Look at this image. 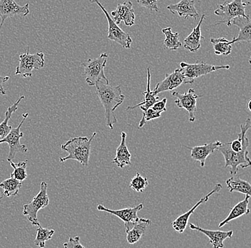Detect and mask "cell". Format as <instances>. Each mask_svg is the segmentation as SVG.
<instances>
[{
  "instance_id": "6da1fadb",
  "label": "cell",
  "mask_w": 251,
  "mask_h": 248,
  "mask_svg": "<svg viewBox=\"0 0 251 248\" xmlns=\"http://www.w3.org/2000/svg\"><path fill=\"white\" fill-rule=\"evenodd\" d=\"M95 86L97 96L104 108L106 125L112 130L117 122L114 112L123 103L125 96L122 94L121 86L110 85L103 80L97 82Z\"/></svg>"
},
{
  "instance_id": "7a4b0ae2",
  "label": "cell",
  "mask_w": 251,
  "mask_h": 248,
  "mask_svg": "<svg viewBox=\"0 0 251 248\" xmlns=\"http://www.w3.org/2000/svg\"><path fill=\"white\" fill-rule=\"evenodd\" d=\"M96 136L97 133H94L90 138L86 137L71 138L61 145V149L63 151L68 152V155L60 157L59 162L64 163L69 160H76L84 167H87L90 158L92 142Z\"/></svg>"
},
{
  "instance_id": "3957f363",
  "label": "cell",
  "mask_w": 251,
  "mask_h": 248,
  "mask_svg": "<svg viewBox=\"0 0 251 248\" xmlns=\"http://www.w3.org/2000/svg\"><path fill=\"white\" fill-rule=\"evenodd\" d=\"M217 150L224 155L225 168L230 167V173L231 175H236L239 167L244 169L250 167L251 163L248 148H244L240 152H235L230 148V142H226L221 143Z\"/></svg>"
},
{
  "instance_id": "277c9868",
  "label": "cell",
  "mask_w": 251,
  "mask_h": 248,
  "mask_svg": "<svg viewBox=\"0 0 251 248\" xmlns=\"http://www.w3.org/2000/svg\"><path fill=\"white\" fill-rule=\"evenodd\" d=\"M108 55L102 53L95 59H89L81 64L84 67V75L88 85L95 86L100 80L109 83L104 74V68L107 63Z\"/></svg>"
},
{
  "instance_id": "5b68a950",
  "label": "cell",
  "mask_w": 251,
  "mask_h": 248,
  "mask_svg": "<svg viewBox=\"0 0 251 248\" xmlns=\"http://www.w3.org/2000/svg\"><path fill=\"white\" fill-rule=\"evenodd\" d=\"M180 71L185 77V84H193L196 78L208 75L211 72L230 69L229 65H212L204 62H198L194 64L182 62L180 63Z\"/></svg>"
},
{
  "instance_id": "8992f818",
  "label": "cell",
  "mask_w": 251,
  "mask_h": 248,
  "mask_svg": "<svg viewBox=\"0 0 251 248\" xmlns=\"http://www.w3.org/2000/svg\"><path fill=\"white\" fill-rule=\"evenodd\" d=\"M249 4V1L243 2V0H233L231 2L225 1L224 4H219L218 8L214 11V14L217 16L222 17V20L216 25L226 23L227 27H230L232 21L235 17H249L246 13V7Z\"/></svg>"
},
{
  "instance_id": "52a82bcc",
  "label": "cell",
  "mask_w": 251,
  "mask_h": 248,
  "mask_svg": "<svg viewBox=\"0 0 251 248\" xmlns=\"http://www.w3.org/2000/svg\"><path fill=\"white\" fill-rule=\"evenodd\" d=\"M47 188H48V184L46 182H42L40 185V191L38 194L34 197L31 202L24 205L23 215L28 216V220L32 225H40L37 218V213L39 210L46 208L50 204Z\"/></svg>"
},
{
  "instance_id": "ba28073f",
  "label": "cell",
  "mask_w": 251,
  "mask_h": 248,
  "mask_svg": "<svg viewBox=\"0 0 251 248\" xmlns=\"http://www.w3.org/2000/svg\"><path fill=\"white\" fill-rule=\"evenodd\" d=\"M45 64L43 53L30 54L28 48L26 53L20 55L19 65L16 68L15 75H20L23 78H30L32 76L33 70L43 68Z\"/></svg>"
},
{
  "instance_id": "9c48e42d",
  "label": "cell",
  "mask_w": 251,
  "mask_h": 248,
  "mask_svg": "<svg viewBox=\"0 0 251 248\" xmlns=\"http://www.w3.org/2000/svg\"><path fill=\"white\" fill-rule=\"evenodd\" d=\"M28 115H29V113H24L23 120L21 121L17 128L12 129L7 136L4 137L2 139H0V144L4 142V143L9 144V152L7 158L8 162L13 160L17 153H20V152L25 153L28 151L26 146L20 143V139L24 136V133L21 132V128L25 120L27 118Z\"/></svg>"
},
{
  "instance_id": "30bf717a",
  "label": "cell",
  "mask_w": 251,
  "mask_h": 248,
  "mask_svg": "<svg viewBox=\"0 0 251 248\" xmlns=\"http://www.w3.org/2000/svg\"><path fill=\"white\" fill-rule=\"evenodd\" d=\"M91 3H96L99 7L101 8L104 13L105 16L107 20L109 28H108V39L119 44L123 48L129 49L132 44V39L128 33L122 30L115 22L113 20L110 16L107 11L104 8L103 5L100 3V0H89Z\"/></svg>"
},
{
  "instance_id": "8fae6325",
  "label": "cell",
  "mask_w": 251,
  "mask_h": 248,
  "mask_svg": "<svg viewBox=\"0 0 251 248\" xmlns=\"http://www.w3.org/2000/svg\"><path fill=\"white\" fill-rule=\"evenodd\" d=\"M172 95L176 97L175 104L180 109H185L188 114V120L194 122L196 120L195 112L197 110V100L201 96L196 94L194 89H189L186 93L180 94L178 92H173Z\"/></svg>"
},
{
  "instance_id": "7c38bea8",
  "label": "cell",
  "mask_w": 251,
  "mask_h": 248,
  "mask_svg": "<svg viewBox=\"0 0 251 248\" xmlns=\"http://www.w3.org/2000/svg\"><path fill=\"white\" fill-rule=\"evenodd\" d=\"M144 208L143 204H139L133 208L122 209V210H111V209L105 208L103 205H99L97 210L99 211L106 212L109 214L113 215L120 218L125 222L126 231H128L132 227L133 224L139 220L137 213Z\"/></svg>"
},
{
  "instance_id": "4fadbf2b",
  "label": "cell",
  "mask_w": 251,
  "mask_h": 248,
  "mask_svg": "<svg viewBox=\"0 0 251 248\" xmlns=\"http://www.w3.org/2000/svg\"><path fill=\"white\" fill-rule=\"evenodd\" d=\"M29 3L24 6L17 4L15 0H0V30L4 22L9 17L23 15L24 17L29 14Z\"/></svg>"
},
{
  "instance_id": "5bb4252c",
  "label": "cell",
  "mask_w": 251,
  "mask_h": 248,
  "mask_svg": "<svg viewBox=\"0 0 251 248\" xmlns=\"http://www.w3.org/2000/svg\"><path fill=\"white\" fill-rule=\"evenodd\" d=\"M221 189H222V185H221V184L219 183V184L216 185L211 192L207 194L203 198L201 199L191 210H188L186 213H183L181 216L178 217V218L172 222L173 228L177 232L183 233V232L185 231V230H186V227H187L190 217L194 213L196 208H199V207L200 206L201 204L204 203V202H206L207 201L209 200L210 197H211L213 194L219 193Z\"/></svg>"
},
{
  "instance_id": "9a60e30c",
  "label": "cell",
  "mask_w": 251,
  "mask_h": 248,
  "mask_svg": "<svg viewBox=\"0 0 251 248\" xmlns=\"http://www.w3.org/2000/svg\"><path fill=\"white\" fill-rule=\"evenodd\" d=\"M111 16L114 17L116 24L119 25L124 22L126 26H132L135 23V14L133 4L131 1H127L119 4L117 9L111 12Z\"/></svg>"
},
{
  "instance_id": "2e32d148",
  "label": "cell",
  "mask_w": 251,
  "mask_h": 248,
  "mask_svg": "<svg viewBox=\"0 0 251 248\" xmlns=\"http://www.w3.org/2000/svg\"><path fill=\"white\" fill-rule=\"evenodd\" d=\"M185 83V77L180 69H176L172 74H166V78L155 87V93H162L166 91H172Z\"/></svg>"
},
{
  "instance_id": "e0dca14e",
  "label": "cell",
  "mask_w": 251,
  "mask_h": 248,
  "mask_svg": "<svg viewBox=\"0 0 251 248\" xmlns=\"http://www.w3.org/2000/svg\"><path fill=\"white\" fill-rule=\"evenodd\" d=\"M221 144V142L220 141L216 140L203 145L194 146L193 147L183 145V147L191 150V158L196 161L199 162L201 166L203 167L205 165V160L208 157L214 153Z\"/></svg>"
},
{
  "instance_id": "ac0fdd59",
  "label": "cell",
  "mask_w": 251,
  "mask_h": 248,
  "mask_svg": "<svg viewBox=\"0 0 251 248\" xmlns=\"http://www.w3.org/2000/svg\"><path fill=\"white\" fill-rule=\"evenodd\" d=\"M188 224L191 230L201 232L205 236L208 237L209 243H211L214 248H224V242L227 238H231L233 236V232L232 230L225 232L220 231V230H205L192 223H188Z\"/></svg>"
},
{
  "instance_id": "d6986e66",
  "label": "cell",
  "mask_w": 251,
  "mask_h": 248,
  "mask_svg": "<svg viewBox=\"0 0 251 248\" xmlns=\"http://www.w3.org/2000/svg\"><path fill=\"white\" fill-rule=\"evenodd\" d=\"M167 9L173 14H176L180 17H184L186 20L188 17H192L196 20L199 16L195 7L194 0H180L176 4H172L168 6Z\"/></svg>"
},
{
  "instance_id": "ffe728a7",
  "label": "cell",
  "mask_w": 251,
  "mask_h": 248,
  "mask_svg": "<svg viewBox=\"0 0 251 248\" xmlns=\"http://www.w3.org/2000/svg\"><path fill=\"white\" fill-rule=\"evenodd\" d=\"M151 223V221L147 218H139L133 224L132 227L128 231H126L128 244L133 245L138 243L147 231V227Z\"/></svg>"
},
{
  "instance_id": "44dd1931",
  "label": "cell",
  "mask_w": 251,
  "mask_h": 248,
  "mask_svg": "<svg viewBox=\"0 0 251 248\" xmlns=\"http://www.w3.org/2000/svg\"><path fill=\"white\" fill-rule=\"evenodd\" d=\"M126 133L122 132L121 134V142L119 147L117 149L116 152V157L112 160V163L117 165L119 168L122 169L126 165H131V154L130 153L126 143Z\"/></svg>"
},
{
  "instance_id": "7402d4cb",
  "label": "cell",
  "mask_w": 251,
  "mask_h": 248,
  "mask_svg": "<svg viewBox=\"0 0 251 248\" xmlns=\"http://www.w3.org/2000/svg\"><path fill=\"white\" fill-rule=\"evenodd\" d=\"M232 25L239 28V33L235 38H233V43L235 42H246L250 43L251 40V22L250 17H237L233 19Z\"/></svg>"
},
{
  "instance_id": "603a6c76",
  "label": "cell",
  "mask_w": 251,
  "mask_h": 248,
  "mask_svg": "<svg viewBox=\"0 0 251 248\" xmlns=\"http://www.w3.org/2000/svg\"><path fill=\"white\" fill-rule=\"evenodd\" d=\"M205 18V15H202L197 26L193 29L192 32L183 41V47L191 53H194L199 50L201 48V40L205 39L201 35V30L202 23Z\"/></svg>"
},
{
  "instance_id": "cb8c5ba5",
  "label": "cell",
  "mask_w": 251,
  "mask_h": 248,
  "mask_svg": "<svg viewBox=\"0 0 251 248\" xmlns=\"http://www.w3.org/2000/svg\"><path fill=\"white\" fill-rule=\"evenodd\" d=\"M151 83V74H150V68L147 69V90L144 92V100L141 102V103L136 105H133V106H128L126 108L127 110H132L135 108L139 107L141 110L143 112L147 111L149 108H151L152 105L156 103L159 100V97L157 96L156 93H155L154 89L153 91L151 90L150 87Z\"/></svg>"
},
{
  "instance_id": "d4e9b609",
  "label": "cell",
  "mask_w": 251,
  "mask_h": 248,
  "mask_svg": "<svg viewBox=\"0 0 251 248\" xmlns=\"http://www.w3.org/2000/svg\"><path fill=\"white\" fill-rule=\"evenodd\" d=\"M246 197L244 200L238 202L230 210V213L226 219H224L222 222H220L219 227H223L226 224L230 222V221L234 220L240 217L245 216V215H249L250 213V210L249 208V200L251 196L246 194Z\"/></svg>"
},
{
  "instance_id": "484cf974",
  "label": "cell",
  "mask_w": 251,
  "mask_h": 248,
  "mask_svg": "<svg viewBox=\"0 0 251 248\" xmlns=\"http://www.w3.org/2000/svg\"><path fill=\"white\" fill-rule=\"evenodd\" d=\"M226 183L229 192H238L251 196V185L249 182L240 177L233 176L227 179Z\"/></svg>"
},
{
  "instance_id": "4316f807",
  "label": "cell",
  "mask_w": 251,
  "mask_h": 248,
  "mask_svg": "<svg viewBox=\"0 0 251 248\" xmlns=\"http://www.w3.org/2000/svg\"><path fill=\"white\" fill-rule=\"evenodd\" d=\"M22 187H23V182L19 181L12 177L3 180L0 183V188L3 190V195L5 197L17 195Z\"/></svg>"
},
{
  "instance_id": "83f0119b",
  "label": "cell",
  "mask_w": 251,
  "mask_h": 248,
  "mask_svg": "<svg viewBox=\"0 0 251 248\" xmlns=\"http://www.w3.org/2000/svg\"><path fill=\"white\" fill-rule=\"evenodd\" d=\"M24 98H25V96L23 95L13 105L8 108L7 110L6 111L5 114H4L5 117H4V120L0 124V139H2L4 137L7 136L8 133L12 130V127L8 125V122L12 117V114L18 110L19 104Z\"/></svg>"
},
{
  "instance_id": "f1b7e54d",
  "label": "cell",
  "mask_w": 251,
  "mask_h": 248,
  "mask_svg": "<svg viewBox=\"0 0 251 248\" xmlns=\"http://www.w3.org/2000/svg\"><path fill=\"white\" fill-rule=\"evenodd\" d=\"M211 43L214 48L216 55H228L231 53L233 40H227L225 37L211 38Z\"/></svg>"
},
{
  "instance_id": "f546056e",
  "label": "cell",
  "mask_w": 251,
  "mask_h": 248,
  "mask_svg": "<svg viewBox=\"0 0 251 248\" xmlns=\"http://www.w3.org/2000/svg\"><path fill=\"white\" fill-rule=\"evenodd\" d=\"M162 32L165 35L164 45L165 49H169L170 50H176L177 49L182 46L181 42L178 38V32L173 33L171 28H164Z\"/></svg>"
},
{
  "instance_id": "4dcf8cb0",
  "label": "cell",
  "mask_w": 251,
  "mask_h": 248,
  "mask_svg": "<svg viewBox=\"0 0 251 248\" xmlns=\"http://www.w3.org/2000/svg\"><path fill=\"white\" fill-rule=\"evenodd\" d=\"M11 166L13 167L14 171L11 173L10 177H13L19 181H24L27 178V174H26V166H27V160L20 162V163L15 164L12 162V160L9 161Z\"/></svg>"
},
{
  "instance_id": "1f68e13d",
  "label": "cell",
  "mask_w": 251,
  "mask_h": 248,
  "mask_svg": "<svg viewBox=\"0 0 251 248\" xmlns=\"http://www.w3.org/2000/svg\"><path fill=\"white\" fill-rule=\"evenodd\" d=\"M54 234V230L44 228L42 226L39 225L37 230V236L34 241V245L40 248H45L46 242L51 240Z\"/></svg>"
},
{
  "instance_id": "d6a6232c",
  "label": "cell",
  "mask_w": 251,
  "mask_h": 248,
  "mask_svg": "<svg viewBox=\"0 0 251 248\" xmlns=\"http://www.w3.org/2000/svg\"><path fill=\"white\" fill-rule=\"evenodd\" d=\"M149 182L147 178L141 176L139 172L133 177L130 183V188L137 193H141L148 187Z\"/></svg>"
},
{
  "instance_id": "836d02e7",
  "label": "cell",
  "mask_w": 251,
  "mask_h": 248,
  "mask_svg": "<svg viewBox=\"0 0 251 248\" xmlns=\"http://www.w3.org/2000/svg\"><path fill=\"white\" fill-rule=\"evenodd\" d=\"M161 116V113L153 110L151 108H149L145 112H143V117L139 122V128H143L147 122L159 118Z\"/></svg>"
},
{
  "instance_id": "e575fe53",
  "label": "cell",
  "mask_w": 251,
  "mask_h": 248,
  "mask_svg": "<svg viewBox=\"0 0 251 248\" xmlns=\"http://www.w3.org/2000/svg\"><path fill=\"white\" fill-rule=\"evenodd\" d=\"M136 1L141 7L149 9L151 12L153 10L158 12L159 10L158 7V0H136Z\"/></svg>"
},
{
  "instance_id": "d590c367",
  "label": "cell",
  "mask_w": 251,
  "mask_h": 248,
  "mask_svg": "<svg viewBox=\"0 0 251 248\" xmlns=\"http://www.w3.org/2000/svg\"><path fill=\"white\" fill-rule=\"evenodd\" d=\"M64 247L65 248H85L80 243V237L75 236V238L70 237L67 243H64Z\"/></svg>"
},
{
  "instance_id": "8d00e7d4",
  "label": "cell",
  "mask_w": 251,
  "mask_h": 248,
  "mask_svg": "<svg viewBox=\"0 0 251 248\" xmlns=\"http://www.w3.org/2000/svg\"><path fill=\"white\" fill-rule=\"evenodd\" d=\"M166 103H167V99L164 98L161 101H159V100L157 101L156 103L152 105L151 108L153 109V110L156 111V112L161 113L166 112L167 110V109H166Z\"/></svg>"
},
{
  "instance_id": "74e56055",
  "label": "cell",
  "mask_w": 251,
  "mask_h": 248,
  "mask_svg": "<svg viewBox=\"0 0 251 248\" xmlns=\"http://www.w3.org/2000/svg\"><path fill=\"white\" fill-rule=\"evenodd\" d=\"M9 78H10V77L9 76H0V93H1V95H4L7 94L5 89H4V87H3V84H4V83L8 81Z\"/></svg>"
},
{
  "instance_id": "f35d334b",
  "label": "cell",
  "mask_w": 251,
  "mask_h": 248,
  "mask_svg": "<svg viewBox=\"0 0 251 248\" xmlns=\"http://www.w3.org/2000/svg\"><path fill=\"white\" fill-rule=\"evenodd\" d=\"M251 103V101L250 100V101L249 102V103H248V108H249V111H251V106H250Z\"/></svg>"
},
{
  "instance_id": "ab89813d",
  "label": "cell",
  "mask_w": 251,
  "mask_h": 248,
  "mask_svg": "<svg viewBox=\"0 0 251 248\" xmlns=\"http://www.w3.org/2000/svg\"><path fill=\"white\" fill-rule=\"evenodd\" d=\"M1 198H2V197H1V194H0V201H1ZM0 204H1V202H0Z\"/></svg>"
}]
</instances>
